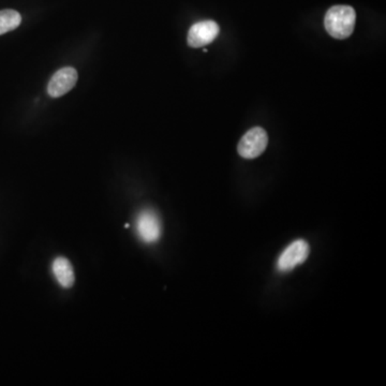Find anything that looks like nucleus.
I'll list each match as a JSON object with an SVG mask.
<instances>
[{
	"mask_svg": "<svg viewBox=\"0 0 386 386\" xmlns=\"http://www.w3.org/2000/svg\"><path fill=\"white\" fill-rule=\"evenodd\" d=\"M77 82V72L75 68H63L52 77L47 85V93L52 98H59L69 93L75 86Z\"/></svg>",
	"mask_w": 386,
	"mask_h": 386,
	"instance_id": "423d86ee",
	"label": "nucleus"
},
{
	"mask_svg": "<svg viewBox=\"0 0 386 386\" xmlns=\"http://www.w3.org/2000/svg\"><path fill=\"white\" fill-rule=\"evenodd\" d=\"M309 245L306 240H298L286 247L278 258L277 266L281 272H290L304 263L309 256Z\"/></svg>",
	"mask_w": 386,
	"mask_h": 386,
	"instance_id": "39448f33",
	"label": "nucleus"
},
{
	"mask_svg": "<svg viewBox=\"0 0 386 386\" xmlns=\"http://www.w3.org/2000/svg\"><path fill=\"white\" fill-rule=\"evenodd\" d=\"M52 270H53L57 282L63 288H69L75 284V270H73L72 264L68 258H63V256L55 258L52 264Z\"/></svg>",
	"mask_w": 386,
	"mask_h": 386,
	"instance_id": "0eeeda50",
	"label": "nucleus"
},
{
	"mask_svg": "<svg viewBox=\"0 0 386 386\" xmlns=\"http://www.w3.org/2000/svg\"><path fill=\"white\" fill-rule=\"evenodd\" d=\"M135 230L139 238L145 244H155L158 242L162 233V226L158 214L151 210H144L139 213L135 220Z\"/></svg>",
	"mask_w": 386,
	"mask_h": 386,
	"instance_id": "f03ea898",
	"label": "nucleus"
},
{
	"mask_svg": "<svg viewBox=\"0 0 386 386\" xmlns=\"http://www.w3.org/2000/svg\"><path fill=\"white\" fill-rule=\"evenodd\" d=\"M219 33H220V29L216 22L212 20L198 22L193 24L189 29L187 41L189 47L198 49V47L210 45L218 37Z\"/></svg>",
	"mask_w": 386,
	"mask_h": 386,
	"instance_id": "20e7f679",
	"label": "nucleus"
},
{
	"mask_svg": "<svg viewBox=\"0 0 386 386\" xmlns=\"http://www.w3.org/2000/svg\"><path fill=\"white\" fill-rule=\"evenodd\" d=\"M268 144V135L261 127L250 129L238 143V154L245 159L258 158L263 154Z\"/></svg>",
	"mask_w": 386,
	"mask_h": 386,
	"instance_id": "7ed1b4c3",
	"label": "nucleus"
},
{
	"mask_svg": "<svg viewBox=\"0 0 386 386\" xmlns=\"http://www.w3.org/2000/svg\"><path fill=\"white\" fill-rule=\"evenodd\" d=\"M355 10L350 6H334L326 12L324 26L330 37L347 39L355 27Z\"/></svg>",
	"mask_w": 386,
	"mask_h": 386,
	"instance_id": "f257e3e1",
	"label": "nucleus"
},
{
	"mask_svg": "<svg viewBox=\"0 0 386 386\" xmlns=\"http://www.w3.org/2000/svg\"><path fill=\"white\" fill-rule=\"evenodd\" d=\"M22 17L15 10L7 9L0 11V35L15 31L19 27Z\"/></svg>",
	"mask_w": 386,
	"mask_h": 386,
	"instance_id": "6e6552de",
	"label": "nucleus"
}]
</instances>
